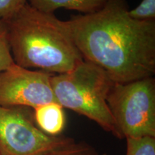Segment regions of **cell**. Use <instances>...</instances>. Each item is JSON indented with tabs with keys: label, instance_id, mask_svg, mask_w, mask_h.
Masks as SVG:
<instances>
[{
	"label": "cell",
	"instance_id": "277c9868",
	"mask_svg": "<svg viewBox=\"0 0 155 155\" xmlns=\"http://www.w3.org/2000/svg\"><path fill=\"white\" fill-rule=\"evenodd\" d=\"M106 103L119 139L155 137V79L114 83Z\"/></svg>",
	"mask_w": 155,
	"mask_h": 155
},
{
	"label": "cell",
	"instance_id": "8992f818",
	"mask_svg": "<svg viewBox=\"0 0 155 155\" xmlns=\"http://www.w3.org/2000/svg\"><path fill=\"white\" fill-rule=\"evenodd\" d=\"M52 75L14 63L0 73V106L33 109L49 103H57L50 83Z\"/></svg>",
	"mask_w": 155,
	"mask_h": 155
},
{
	"label": "cell",
	"instance_id": "6da1fadb",
	"mask_svg": "<svg viewBox=\"0 0 155 155\" xmlns=\"http://www.w3.org/2000/svg\"><path fill=\"white\" fill-rule=\"evenodd\" d=\"M127 0H108L92 14L65 21L84 61L105 72L114 83H127L155 73V20L129 15Z\"/></svg>",
	"mask_w": 155,
	"mask_h": 155
},
{
	"label": "cell",
	"instance_id": "7a4b0ae2",
	"mask_svg": "<svg viewBox=\"0 0 155 155\" xmlns=\"http://www.w3.org/2000/svg\"><path fill=\"white\" fill-rule=\"evenodd\" d=\"M15 63L49 73L69 72L83 61L65 21L28 2L5 21Z\"/></svg>",
	"mask_w": 155,
	"mask_h": 155
},
{
	"label": "cell",
	"instance_id": "ba28073f",
	"mask_svg": "<svg viewBox=\"0 0 155 155\" xmlns=\"http://www.w3.org/2000/svg\"><path fill=\"white\" fill-rule=\"evenodd\" d=\"M107 2L108 0H28L31 7L43 12L54 13L58 9L65 8L83 15L99 11Z\"/></svg>",
	"mask_w": 155,
	"mask_h": 155
},
{
	"label": "cell",
	"instance_id": "3957f363",
	"mask_svg": "<svg viewBox=\"0 0 155 155\" xmlns=\"http://www.w3.org/2000/svg\"><path fill=\"white\" fill-rule=\"evenodd\" d=\"M50 83L62 107L86 116L115 136V124L106 103L114 82L102 69L83 60L69 72L52 75Z\"/></svg>",
	"mask_w": 155,
	"mask_h": 155
},
{
	"label": "cell",
	"instance_id": "52a82bcc",
	"mask_svg": "<svg viewBox=\"0 0 155 155\" xmlns=\"http://www.w3.org/2000/svg\"><path fill=\"white\" fill-rule=\"evenodd\" d=\"M33 117L39 129L47 134L60 135L65 127L63 108L58 103H49L33 108Z\"/></svg>",
	"mask_w": 155,
	"mask_h": 155
},
{
	"label": "cell",
	"instance_id": "4fadbf2b",
	"mask_svg": "<svg viewBox=\"0 0 155 155\" xmlns=\"http://www.w3.org/2000/svg\"><path fill=\"white\" fill-rule=\"evenodd\" d=\"M28 3V0H0V19L7 21Z\"/></svg>",
	"mask_w": 155,
	"mask_h": 155
},
{
	"label": "cell",
	"instance_id": "7c38bea8",
	"mask_svg": "<svg viewBox=\"0 0 155 155\" xmlns=\"http://www.w3.org/2000/svg\"><path fill=\"white\" fill-rule=\"evenodd\" d=\"M129 15L138 20H155V0H142L136 8L129 10Z\"/></svg>",
	"mask_w": 155,
	"mask_h": 155
},
{
	"label": "cell",
	"instance_id": "30bf717a",
	"mask_svg": "<svg viewBox=\"0 0 155 155\" xmlns=\"http://www.w3.org/2000/svg\"><path fill=\"white\" fill-rule=\"evenodd\" d=\"M45 155H101L91 145L84 141H73L69 144L52 150Z\"/></svg>",
	"mask_w": 155,
	"mask_h": 155
},
{
	"label": "cell",
	"instance_id": "8fae6325",
	"mask_svg": "<svg viewBox=\"0 0 155 155\" xmlns=\"http://www.w3.org/2000/svg\"><path fill=\"white\" fill-rule=\"evenodd\" d=\"M15 63L9 46L5 21L0 19V73Z\"/></svg>",
	"mask_w": 155,
	"mask_h": 155
},
{
	"label": "cell",
	"instance_id": "9c48e42d",
	"mask_svg": "<svg viewBox=\"0 0 155 155\" xmlns=\"http://www.w3.org/2000/svg\"><path fill=\"white\" fill-rule=\"evenodd\" d=\"M126 155H155V137L127 138Z\"/></svg>",
	"mask_w": 155,
	"mask_h": 155
},
{
	"label": "cell",
	"instance_id": "5b68a950",
	"mask_svg": "<svg viewBox=\"0 0 155 155\" xmlns=\"http://www.w3.org/2000/svg\"><path fill=\"white\" fill-rule=\"evenodd\" d=\"M73 141L39 129L32 108L0 106V155H45Z\"/></svg>",
	"mask_w": 155,
	"mask_h": 155
}]
</instances>
